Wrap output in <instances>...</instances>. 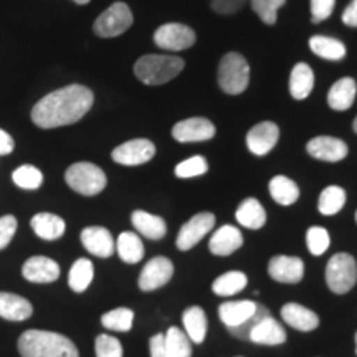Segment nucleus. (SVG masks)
<instances>
[{"label": "nucleus", "mask_w": 357, "mask_h": 357, "mask_svg": "<svg viewBox=\"0 0 357 357\" xmlns=\"http://www.w3.org/2000/svg\"><path fill=\"white\" fill-rule=\"evenodd\" d=\"M95 95L83 84H70L42 98L32 109V121L42 129L78 123L93 108Z\"/></svg>", "instance_id": "obj_1"}, {"label": "nucleus", "mask_w": 357, "mask_h": 357, "mask_svg": "<svg viewBox=\"0 0 357 357\" xmlns=\"http://www.w3.org/2000/svg\"><path fill=\"white\" fill-rule=\"evenodd\" d=\"M17 347L22 357H79L78 347L70 337L43 329L25 331Z\"/></svg>", "instance_id": "obj_2"}, {"label": "nucleus", "mask_w": 357, "mask_h": 357, "mask_svg": "<svg viewBox=\"0 0 357 357\" xmlns=\"http://www.w3.org/2000/svg\"><path fill=\"white\" fill-rule=\"evenodd\" d=\"M184 66V60L174 55H144L134 65V73L144 84L158 86L176 78Z\"/></svg>", "instance_id": "obj_3"}, {"label": "nucleus", "mask_w": 357, "mask_h": 357, "mask_svg": "<svg viewBox=\"0 0 357 357\" xmlns=\"http://www.w3.org/2000/svg\"><path fill=\"white\" fill-rule=\"evenodd\" d=\"M250 66L245 56L236 52L227 53L218 65V86L227 95H240L248 88Z\"/></svg>", "instance_id": "obj_4"}, {"label": "nucleus", "mask_w": 357, "mask_h": 357, "mask_svg": "<svg viewBox=\"0 0 357 357\" xmlns=\"http://www.w3.org/2000/svg\"><path fill=\"white\" fill-rule=\"evenodd\" d=\"M65 181L78 194L84 197H93L105 190L108 178L101 167L91 162H77L70 166L65 172Z\"/></svg>", "instance_id": "obj_5"}, {"label": "nucleus", "mask_w": 357, "mask_h": 357, "mask_svg": "<svg viewBox=\"0 0 357 357\" xmlns=\"http://www.w3.org/2000/svg\"><path fill=\"white\" fill-rule=\"evenodd\" d=\"M326 283L336 294H346L357 283V263L349 253H336L326 266Z\"/></svg>", "instance_id": "obj_6"}, {"label": "nucleus", "mask_w": 357, "mask_h": 357, "mask_svg": "<svg viewBox=\"0 0 357 357\" xmlns=\"http://www.w3.org/2000/svg\"><path fill=\"white\" fill-rule=\"evenodd\" d=\"M134 17L131 8L124 2H114L113 6L106 8L105 12L98 17L93 30L98 37L113 38L123 35L129 26L132 25Z\"/></svg>", "instance_id": "obj_7"}, {"label": "nucleus", "mask_w": 357, "mask_h": 357, "mask_svg": "<svg viewBox=\"0 0 357 357\" xmlns=\"http://www.w3.org/2000/svg\"><path fill=\"white\" fill-rule=\"evenodd\" d=\"M154 42L162 50L181 52L195 43V32L184 24L160 25L154 33Z\"/></svg>", "instance_id": "obj_8"}, {"label": "nucleus", "mask_w": 357, "mask_h": 357, "mask_svg": "<svg viewBox=\"0 0 357 357\" xmlns=\"http://www.w3.org/2000/svg\"><path fill=\"white\" fill-rule=\"evenodd\" d=\"M215 227V215L212 212H200L182 225L177 235V248L181 252L194 248L205 235Z\"/></svg>", "instance_id": "obj_9"}, {"label": "nucleus", "mask_w": 357, "mask_h": 357, "mask_svg": "<svg viewBox=\"0 0 357 357\" xmlns=\"http://www.w3.org/2000/svg\"><path fill=\"white\" fill-rule=\"evenodd\" d=\"M174 275L172 261L166 257H155L147 261L139 275V288L141 291H154V289L162 288L171 281Z\"/></svg>", "instance_id": "obj_10"}, {"label": "nucleus", "mask_w": 357, "mask_h": 357, "mask_svg": "<svg viewBox=\"0 0 357 357\" xmlns=\"http://www.w3.org/2000/svg\"><path fill=\"white\" fill-rule=\"evenodd\" d=\"M154 154L155 146L149 139H132L116 147L111 158L121 166H141L149 162Z\"/></svg>", "instance_id": "obj_11"}, {"label": "nucleus", "mask_w": 357, "mask_h": 357, "mask_svg": "<svg viewBox=\"0 0 357 357\" xmlns=\"http://www.w3.org/2000/svg\"><path fill=\"white\" fill-rule=\"evenodd\" d=\"M215 136V126L207 118H189L172 128V137L177 142H202Z\"/></svg>", "instance_id": "obj_12"}, {"label": "nucleus", "mask_w": 357, "mask_h": 357, "mask_svg": "<svg viewBox=\"0 0 357 357\" xmlns=\"http://www.w3.org/2000/svg\"><path fill=\"white\" fill-rule=\"evenodd\" d=\"M268 275L278 283L296 284L305 276V263L298 257H273L268 263Z\"/></svg>", "instance_id": "obj_13"}, {"label": "nucleus", "mask_w": 357, "mask_h": 357, "mask_svg": "<svg viewBox=\"0 0 357 357\" xmlns=\"http://www.w3.org/2000/svg\"><path fill=\"white\" fill-rule=\"evenodd\" d=\"M306 151L311 158L324 162H339L349 154V147L344 141L331 136H319L306 144Z\"/></svg>", "instance_id": "obj_14"}, {"label": "nucleus", "mask_w": 357, "mask_h": 357, "mask_svg": "<svg viewBox=\"0 0 357 357\" xmlns=\"http://www.w3.org/2000/svg\"><path fill=\"white\" fill-rule=\"evenodd\" d=\"M280 139V128L271 121H263L253 126L247 134V146L250 153L258 155H266L276 146Z\"/></svg>", "instance_id": "obj_15"}, {"label": "nucleus", "mask_w": 357, "mask_h": 357, "mask_svg": "<svg viewBox=\"0 0 357 357\" xmlns=\"http://www.w3.org/2000/svg\"><path fill=\"white\" fill-rule=\"evenodd\" d=\"M82 243L91 255L109 258L114 253L116 243L113 235L105 227H86L82 231Z\"/></svg>", "instance_id": "obj_16"}, {"label": "nucleus", "mask_w": 357, "mask_h": 357, "mask_svg": "<svg viewBox=\"0 0 357 357\" xmlns=\"http://www.w3.org/2000/svg\"><path fill=\"white\" fill-rule=\"evenodd\" d=\"M22 275L32 283H53L60 278V266L47 257H32L22 266Z\"/></svg>", "instance_id": "obj_17"}, {"label": "nucleus", "mask_w": 357, "mask_h": 357, "mask_svg": "<svg viewBox=\"0 0 357 357\" xmlns=\"http://www.w3.org/2000/svg\"><path fill=\"white\" fill-rule=\"evenodd\" d=\"M243 235L234 225H223L212 235L208 242V250L212 255L217 257H229L235 253L236 250L242 248Z\"/></svg>", "instance_id": "obj_18"}, {"label": "nucleus", "mask_w": 357, "mask_h": 357, "mask_svg": "<svg viewBox=\"0 0 357 357\" xmlns=\"http://www.w3.org/2000/svg\"><path fill=\"white\" fill-rule=\"evenodd\" d=\"M281 318L288 326L301 333L314 331L319 326V316L298 303H287L281 307Z\"/></svg>", "instance_id": "obj_19"}, {"label": "nucleus", "mask_w": 357, "mask_h": 357, "mask_svg": "<svg viewBox=\"0 0 357 357\" xmlns=\"http://www.w3.org/2000/svg\"><path fill=\"white\" fill-rule=\"evenodd\" d=\"M250 342L261 346H280L287 341V331L278 321L270 316L263 318L250 333Z\"/></svg>", "instance_id": "obj_20"}, {"label": "nucleus", "mask_w": 357, "mask_h": 357, "mask_svg": "<svg viewBox=\"0 0 357 357\" xmlns=\"http://www.w3.org/2000/svg\"><path fill=\"white\" fill-rule=\"evenodd\" d=\"M33 314V306L19 294L0 291V318L7 321H25Z\"/></svg>", "instance_id": "obj_21"}, {"label": "nucleus", "mask_w": 357, "mask_h": 357, "mask_svg": "<svg viewBox=\"0 0 357 357\" xmlns=\"http://www.w3.org/2000/svg\"><path fill=\"white\" fill-rule=\"evenodd\" d=\"M258 303L250 300L243 301H227L218 306V318L227 328H235L245 323L250 316L255 314Z\"/></svg>", "instance_id": "obj_22"}, {"label": "nucleus", "mask_w": 357, "mask_h": 357, "mask_svg": "<svg viewBox=\"0 0 357 357\" xmlns=\"http://www.w3.org/2000/svg\"><path fill=\"white\" fill-rule=\"evenodd\" d=\"M131 220L136 230L146 238L160 240L167 234L166 220L159 215H153V213L144 211H134Z\"/></svg>", "instance_id": "obj_23"}, {"label": "nucleus", "mask_w": 357, "mask_h": 357, "mask_svg": "<svg viewBox=\"0 0 357 357\" xmlns=\"http://www.w3.org/2000/svg\"><path fill=\"white\" fill-rule=\"evenodd\" d=\"M32 229L37 236L43 240H58L61 238L66 230V223L61 217L55 215V213L42 212L37 213L30 222Z\"/></svg>", "instance_id": "obj_24"}, {"label": "nucleus", "mask_w": 357, "mask_h": 357, "mask_svg": "<svg viewBox=\"0 0 357 357\" xmlns=\"http://www.w3.org/2000/svg\"><path fill=\"white\" fill-rule=\"evenodd\" d=\"M357 84L354 78H341L333 84L328 93V102L333 109L336 111H346L352 106L356 100Z\"/></svg>", "instance_id": "obj_25"}, {"label": "nucleus", "mask_w": 357, "mask_h": 357, "mask_svg": "<svg viewBox=\"0 0 357 357\" xmlns=\"http://www.w3.org/2000/svg\"><path fill=\"white\" fill-rule=\"evenodd\" d=\"M236 222L250 230H260L266 223V212L257 199L248 197L236 208Z\"/></svg>", "instance_id": "obj_26"}, {"label": "nucleus", "mask_w": 357, "mask_h": 357, "mask_svg": "<svg viewBox=\"0 0 357 357\" xmlns=\"http://www.w3.org/2000/svg\"><path fill=\"white\" fill-rule=\"evenodd\" d=\"M182 323H184L185 334L195 344H202L205 336H207V314L200 306L187 307L182 314Z\"/></svg>", "instance_id": "obj_27"}, {"label": "nucleus", "mask_w": 357, "mask_h": 357, "mask_svg": "<svg viewBox=\"0 0 357 357\" xmlns=\"http://www.w3.org/2000/svg\"><path fill=\"white\" fill-rule=\"evenodd\" d=\"M314 86V73L306 63L294 65L289 77V93L294 100H306Z\"/></svg>", "instance_id": "obj_28"}, {"label": "nucleus", "mask_w": 357, "mask_h": 357, "mask_svg": "<svg viewBox=\"0 0 357 357\" xmlns=\"http://www.w3.org/2000/svg\"><path fill=\"white\" fill-rule=\"evenodd\" d=\"M116 252L124 263L134 265L144 258V245L141 238L132 231H123L116 240Z\"/></svg>", "instance_id": "obj_29"}, {"label": "nucleus", "mask_w": 357, "mask_h": 357, "mask_svg": "<svg viewBox=\"0 0 357 357\" xmlns=\"http://www.w3.org/2000/svg\"><path fill=\"white\" fill-rule=\"evenodd\" d=\"M310 48L314 55H318L324 60L339 61L346 56V45L337 38L323 37V35H314L310 40Z\"/></svg>", "instance_id": "obj_30"}, {"label": "nucleus", "mask_w": 357, "mask_h": 357, "mask_svg": "<svg viewBox=\"0 0 357 357\" xmlns=\"http://www.w3.org/2000/svg\"><path fill=\"white\" fill-rule=\"evenodd\" d=\"M268 189H270V194L275 202L280 205H284V207L293 205L298 199H300V189H298V185L294 184V181H291L289 177H284V176L273 177L270 181Z\"/></svg>", "instance_id": "obj_31"}, {"label": "nucleus", "mask_w": 357, "mask_h": 357, "mask_svg": "<svg viewBox=\"0 0 357 357\" xmlns=\"http://www.w3.org/2000/svg\"><path fill=\"white\" fill-rule=\"evenodd\" d=\"M248 278L247 275L242 273V271H229V273H223L218 276V278L212 283V291L217 294V296L229 298L234 296L238 291L247 287Z\"/></svg>", "instance_id": "obj_32"}, {"label": "nucleus", "mask_w": 357, "mask_h": 357, "mask_svg": "<svg viewBox=\"0 0 357 357\" xmlns=\"http://www.w3.org/2000/svg\"><path fill=\"white\" fill-rule=\"evenodd\" d=\"M93 276H95V268L88 258H79L71 265L68 273V284L75 293L86 291L89 284H91Z\"/></svg>", "instance_id": "obj_33"}, {"label": "nucleus", "mask_w": 357, "mask_h": 357, "mask_svg": "<svg viewBox=\"0 0 357 357\" xmlns=\"http://www.w3.org/2000/svg\"><path fill=\"white\" fill-rule=\"evenodd\" d=\"M164 347H166V357H190L192 346L190 339L184 331L172 326L164 334Z\"/></svg>", "instance_id": "obj_34"}, {"label": "nucleus", "mask_w": 357, "mask_h": 357, "mask_svg": "<svg viewBox=\"0 0 357 357\" xmlns=\"http://www.w3.org/2000/svg\"><path fill=\"white\" fill-rule=\"evenodd\" d=\"M346 190L339 185H329L321 192L318 208L323 215H336L346 204Z\"/></svg>", "instance_id": "obj_35"}, {"label": "nucleus", "mask_w": 357, "mask_h": 357, "mask_svg": "<svg viewBox=\"0 0 357 357\" xmlns=\"http://www.w3.org/2000/svg\"><path fill=\"white\" fill-rule=\"evenodd\" d=\"M134 323V311L129 307H116L113 311L101 316V324L109 331L128 333L131 331Z\"/></svg>", "instance_id": "obj_36"}, {"label": "nucleus", "mask_w": 357, "mask_h": 357, "mask_svg": "<svg viewBox=\"0 0 357 357\" xmlns=\"http://www.w3.org/2000/svg\"><path fill=\"white\" fill-rule=\"evenodd\" d=\"M12 181L15 182V185H19L20 189L35 190L43 184V174L35 166L25 164V166H20L19 169L13 171Z\"/></svg>", "instance_id": "obj_37"}, {"label": "nucleus", "mask_w": 357, "mask_h": 357, "mask_svg": "<svg viewBox=\"0 0 357 357\" xmlns=\"http://www.w3.org/2000/svg\"><path fill=\"white\" fill-rule=\"evenodd\" d=\"M208 171V164L207 159L204 155H192V158L182 160L181 164L176 166V176L178 178H190V177H197V176H204L205 172Z\"/></svg>", "instance_id": "obj_38"}, {"label": "nucleus", "mask_w": 357, "mask_h": 357, "mask_svg": "<svg viewBox=\"0 0 357 357\" xmlns=\"http://www.w3.org/2000/svg\"><path fill=\"white\" fill-rule=\"evenodd\" d=\"M306 245L314 257L323 255L326 250L329 248V245H331L328 230L323 229V227H311L306 231Z\"/></svg>", "instance_id": "obj_39"}, {"label": "nucleus", "mask_w": 357, "mask_h": 357, "mask_svg": "<svg viewBox=\"0 0 357 357\" xmlns=\"http://www.w3.org/2000/svg\"><path fill=\"white\" fill-rule=\"evenodd\" d=\"M270 314H271V312H270V310H268V307H265L263 305H258L255 314L250 316V318L240 326H235V328H229V333L234 337L240 339V341H248L250 333L253 331V328H255V326L260 323L263 318H266V316H270Z\"/></svg>", "instance_id": "obj_40"}, {"label": "nucleus", "mask_w": 357, "mask_h": 357, "mask_svg": "<svg viewBox=\"0 0 357 357\" xmlns=\"http://www.w3.org/2000/svg\"><path fill=\"white\" fill-rule=\"evenodd\" d=\"M284 2L287 0H252V7L266 25H273L278 17V8L283 7Z\"/></svg>", "instance_id": "obj_41"}, {"label": "nucleus", "mask_w": 357, "mask_h": 357, "mask_svg": "<svg viewBox=\"0 0 357 357\" xmlns=\"http://www.w3.org/2000/svg\"><path fill=\"white\" fill-rule=\"evenodd\" d=\"M96 357H123V344L109 334H100L95 341Z\"/></svg>", "instance_id": "obj_42"}, {"label": "nucleus", "mask_w": 357, "mask_h": 357, "mask_svg": "<svg viewBox=\"0 0 357 357\" xmlns=\"http://www.w3.org/2000/svg\"><path fill=\"white\" fill-rule=\"evenodd\" d=\"M336 0H311V22L319 24L328 19L334 10Z\"/></svg>", "instance_id": "obj_43"}, {"label": "nucleus", "mask_w": 357, "mask_h": 357, "mask_svg": "<svg viewBox=\"0 0 357 357\" xmlns=\"http://www.w3.org/2000/svg\"><path fill=\"white\" fill-rule=\"evenodd\" d=\"M17 231V218L13 215L0 217V250L7 248Z\"/></svg>", "instance_id": "obj_44"}, {"label": "nucleus", "mask_w": 357, "mask_h": 357, "mask_svg": "<svg viewBox=\"0 0 357 357\" xmlns=\"http://www.w3.org/2000/svg\"><path fill=\"white\" fill-rule=\"evenodd\" d=\"M247 0H212L213 12L220 15H234L245 6Z\"/></svg>", "instance_id": "obj_45"}, {"label": "nucleus", "mask_w": 357, "mask_h": 357, "mask_svg": "<svg viewBox=\"0 0 357 357\" xmlns=\"http://www.w3.org/2000/svg\"><path fill=\"white\" fill-rule=\"evenodd\" d=\"M151 357H166V347H164V334H155L149 341Z\"/></svg>", "instance_id": "obj_46"}, {"label": "nucleus", "mask_w": 357, "mask_h": 357, "mask_svg": "<svg viewBox=\"0 0 357 357\" xmlns=\"http://www.w3.org/2000/svg\"><path fill=\"white\" fill-rule=\"evenodd\" d=\"M342 22L349 26H357V0H352L342 13Z\"/></svg>", "instance_id": "obj_47"}, {"label": "nucleus", "mask_w": 357, "mask_h": 357, "mask_svg": "<svg viewBox=\"0 0 357 357\" xmlns=\"http://www.w3.org/2000/svg\"><path fill=\"white\" fill-rule=\"evenodd\" d=\"M13 147H15V142H13L10 134L3 131V129H0V155L10 154Z\"/></svg>", "instance_id": "obj_48"}, {"label": "nucleus", "mask_w": 357, "mask_h": 357, "mask_svg": "<svg viewBox=\"0 0 357 357\" xmlns=\"http://www.w3.org/2000/svg\"><path fill=\"white\" fill-rule=\"evenodd\" d=\"M73 2H77V3H79V6H86V3L89 2V0H73Z\"/></svg>", "instance_id": "obj_49"}, {"label": "nucleus", "mask_w": 357, "mask_h": 357, "mask_svg": "<svg viewBox=\"0 0 357 357\" xmlns=\"http://www.w3.org/2000/svg\"><path fill=\"white\" fill-rule=\"evenodd\" d=\"M352 129H354V132L357 134V116H356V119H354V123H352Z\"/></svg>", "instance_id": "obj_50"}, {"label": "nucleus", "mask_w": 357, "mask_h": 357, "mask_svg": "<svg viewBox=\"0 0 357 357\" xmlns=\"http://www.w3.org/2000/svg\"><path fill=\"white\" fill-rule=\"evenodd\" d=\"M356 354H357V333H356Z\"/></svg>", "instance_id": "obj_51"}, {"label": "nucleus", "mask_w": 357, "mask_h": 357, "mask_svg": "<svg viewBox=\"0 0 357 357\" xmlns=\"http://www.w3.org/2000/svg\"><path fill=\"white\" fill-rule=\"evenodd\" d=\"M356 222H357V212H356Z\"/></svg>", "instance_id": "obj_52"}, {"label": "nucleus", "mask_w": 357, "mask_h": 357, "mask_svg": "<svg viewBox=\"0 0 357 357\" xmlns=\"http://www.w3.org/2000/svg\"><path fill=\"white\" fill-rule=\"evenodd\" d=\"M236 357H242V356H236Z\"/></svg>", "instance_id": "obj_53"}]
</instances>
